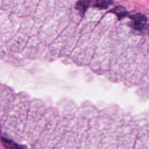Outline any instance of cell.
Returning <instances> with one entry per match:
<instances>
[{
  "mask_svg": "<svg viewBox=\"0 0 149 149\" xmlns=\"http://www.w3.org/2000/svg\"><path fill=\"white\" fill-rule=\"evenodd\" d=\"M130 18L132 20L130 26L134 29L138 30H142L144 27L147 20L146 16L140 13L131 15Z\"/></svg>",
  "mask_w": 149,
  "mask_h": 149,
  "instance_id": "cell-1",
  "label": "cell"
},
{
  "mask_svg": "<svg viewBox=\"0 0 149 149\" xmlns=\"http://www.w3.org/2000/svg\"><path fill=\"white\" fill-rule=\"evenodd\" d=\"M90 3V0H79L75 5V9L81 15H83L88 8Z\"/></svg>",
  "mask_w": 149,
  "mask_h": 149,
  "instance_id": "cell-2",
  "label": "cell"
},
{
  "mask_svg": "<svg viewBox=\"0 0 149 149\" xmlns=\"http://www.w3.org/2000/svg\"><path fill=\"white\" fill-rule=\"evenodd\" d=\"M110 12L115 14L119 19L125 17L127 14L126 10L122 6H117L115 7L110 10Z\"/></svg>",
  "mask_w": 149,
  "mask_h": 149,
  "instance_id": "cell-3",
  "label": "cell"
},
{
  "mask_svg": "<svg viewBox=\"0 0 149 149\" xmlns=\"http://www.w3.org/2000/svg\"><path fill=\"white\" fill-rule=\"evenodd\" d=\"M112 3V0H95L93 5L95 8L100 9H106Z\"/></svg>",
  "mask_w": 149,
  "mask_h": 149,
  "instance_id": "cell-4",
  "label": "cell"
}]
</instances>
